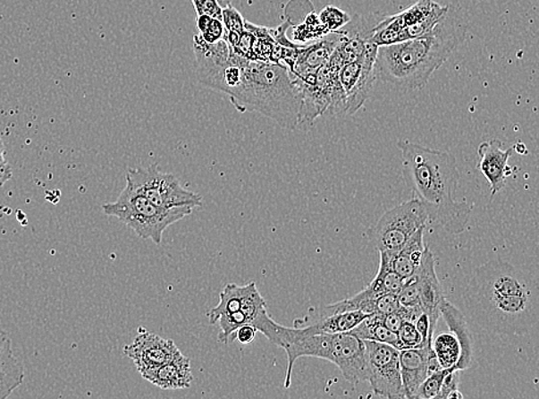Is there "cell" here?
<instances>
[{
    "label": "cell",
    "mask_w": 539,
    "mask_h": 399,
    "mask_svg": "<svg viewBox=\"0 0 539 399\" xmlns=\"http://www.w3.org/2000/svg\"><path fill=\"white\" fill-rule=\"evenodd\" d=\"M464 304L467 316L494 335L526 333L537 321L536 284L507 261L478 267L465 289Z\"/></svg>",
    "instance_id": "1"
},
{
    "label": "cell",
    "mask_w": 539,
    "mask_h": 399,
    "mask_svg": "<svg viewBox=\"0 0 539 399\" xmlns=\"http://www.w3.org/2000/svg\"><path fill=\"white\" fill-rule=\"evenodd\" d=\"M402 175L414 199L421 200L429 213V224L459 235L468 225L472 207L454 200L460 180L456 157L448 151L400 140Z\"/></svg>",
    "instance_id": "2"
},
{
    "label": "cell",
    "mask_w": 539,
    "mask_h": 399,
    "mask_svg": "<svg viewBox=\"0 0 539 399\" xmlns=\"http://www.w3.org/2000/svg\"><path fill=\"white\" fill-rule=\"evenodd\" d=\"M466 35L464 18L449 5L448 13L432 34L378 47L376 78L406 90H418L464 42Z\"/></svg>",
    "instance_id": "3"
},
{
    "label": "cell",
    "mask_w": 539,
    "mask_h": 399,
    "mask_svg": "<svg viewBox=\"0 0 539 399\" xmlns=\"http://www.w3.org/2000/svg\"><path fill=\"white\" fill-rule=\"evenodd\" d=\"M257 332L264 334L272 344L288 354V369L284 388L291 386L293 366L301 357H314L335 364L346 381L352 385L367 382L365 344L351 333L309 334L301 327L288 328L276 324L264 312L252 322Z\"/></svg>",
    "instance_id": "4"
},
{
    "label": "cell",
    "mask_w": 539,
    "mask_h": 399,
    "mask_svg": "<svg viewBox=\"0 0 539 399\" xmlns=\"http://www.w3.org/2000/svg\"><path fill=\"white\" fill-rule=\"evenodd\" d=\"M228 96L240 112H259L285 129L299 126L300 87L285 64L245 59Z\"/></svg>",
    "instance_id": "5"
},
{
    "label": "cell",
    "mask_w": 539,
    "mask_h": 399,
    "mask_svg": "<svg viewBox=\"0 0 539 399\" xmlns=\"http://www.w3.org/2000/svg\"><path fill=\"white\" fill-rule=\"evenodd\" d=\"M102 208L105 215L118 217L121 223L131 228L142 239L151 240L153 243L159 245L163 242L164 231L177 221L190 216L195 208L191 205L158 207L126 185L118 200L104 204Z\"/></svg>",
    "instance_id": "6"
},
{
    "label": "cell",
    "mask_w": 539,
    "mask_h": 399,
    "mask_svg": "<svg viewBox=\"0 0 539 399\" xmlns=\"http://www.w3.org/2000/svg\"><path fill=\"white\" fill-rule=\"evenodd\" d=\"M428 223V209L421 200L413 199L385 212L368 228L366 237L380 252H397Z\"/></svg>",
    "instance_id": "7"
},
{
    "label": "cell",
    "mask_w": 539,
    "mask_h": 399,
    "mask_svg": "<svg viewBox=\"0 0 539 399\" xmlns=\"http://www.w3.org/2000/svg\"><path fill=\"white\" fill-rule=\"evenodd\" d=\"M126 181L127 187L147 197L158 207L191 205L196 208L203 205V197L187 191L176 176L161 172L156 164L147 168H129Z\"/></svg>",
    "instance_id": "8"
},
{
    "label": "cell",
    "mask_w": 539,
    "mask_h": 399,
    "mask_svg": "<svg viewBox=\"0 0 539 399\" xmlns=\"http://www.w3.org/2000/svg\"><path fill=\"white\" fill-rule=\"evenodd\" d=\"M368 384L374 395L390 399L405 398L402 390L400 350L380 342L364 341Z\"/></svg>",
    "instance_id": "9"
},
{
    "label": "cell",
    "mask_w": 539,
    "mask_h": 399,
    "mask_svg": "<svg viewBox=\"0 0 539 399\" xmlns=\"http://www.w3.org/2000/svg\"><path fill=\"white\" fill-rule=\"evenodd\" d=\"M377 47L367 43L364 55L352 63L344 64L338 72V80L345 96V113L353 115L364 105L375 82Z\"/></svg>",
    "instance_id": "10"
},
{
    "label": "cell",
    "mask_w": 539,
    "mask_h": 399,
    "mask_svg": "<svg viewBox=\"0 0 539 399\" xmlns=\"http://www.w3.org/2000/svg\"><path fill=\"white\" fill-rule=\"evenodd\" d=\"M123 353L134 361L139 374L166 364L182 354L174 341L153 333L140 332L132 344L124 346Z\"/></svg>",
    "instance_id": "11"
},
{
    "label": "cell",
    "mask_w": 539,
    "mask_h": 399,
    "mask_svg": "<svg viewBox=\"0 0 539 399\" xmlns=\"http://www.w3.org/2000/svg\"><path fill=\"white\" fill-rule=\"evenodd\" d=\"M413 277L417 285L418 304H420L422 311L429 317L430 334L434 338L438 319L441 318L442 301L445 297L442 295V285L436 274V261H434L428 245H426L421 264Z\"/></svg>",
    "instance_id": "12"
},
{
    "label": "cell",
    "mask_w": 539,
    "mask_h": 399,
    "mask_svg": "<svg viewBox=\"0 0 539 399\" xmlns=\"http://www.w3.org/2000/svg\"><path fill=\"white\" fill-rule=\"evenodd\" d=\"M196 71L203 86L215 90L224 67L231 59L232 47L224 39L215 44L205 42L199 34L193 36Z\"/></svg>",
    "instance_id": "13"
},
{
    "label": "cell",
    "mask_w": 539,
    "mask_h": 399,
    "mask_svg": "<svg viewBox=\"0 0 539 399\" xmlns=\"http://www.w3.org/2000/svg\"><path fill=\"white\" fill-rule=\"evenodd\" d=\"M477 168L490 184L491 199L505 188L506 181L512 176L514 168L510 167L509 160L512 156L513 149H502L499 140H486L477 149Z\"/></svg>",
    "instance_id": "14"
},
{
    "label": "cell",
    "mask_w": 539,
    "mask_h": 399,
    "mask_svg": "<svg viewBox=\"0 0 539 399\" xmlns=\"http://www.w3.org/2000/svg\"><path fill=\"white\" fill-rule=\"evenodd\" d=\"M140 376L163 390L188 389L193 381L190 360L183 353L158 368L145 370Z\"/></svg>",
    "instance_id": "15"
},
{
    "label": "cell",
    "mask_w": 539,
    "mask_h": 399,
    "mask_svg": "<svg viewBox=\"0 0 539 399\" xmlns=\"http://www.w3.org/2000/svg\"><path fill=\"white\" fill-rule=\"evenodd\" d=\"M432 350V346L400 350V376L405 398L413 399L418 386L429 376L428 360Z\"/></svg>",
    "instance_id": "16"
},
{
    "label": "cell",
    "mask_w": 539,
    "mask_h": 399,
    "mask_svg": "<svg viewBox=\"0 0 539 399\" xmlns=\"http://www.w3.org/2000/svg\"><path fill=\"white\" fill-rule=\"evenodd\" d=\"M26 369L21 361L15 357L11 337L0 329V399L10 397L22 385Z\"/></svg>",
    "instance_id": "17"
},
{
    "label": "cell",
    "mask_w": 539,
    "mask_h": 399,
    "mask_svg": "<svg viewBox=\"0 0 539 399\" xmlns=\"http://www.w3.org/2000/svg\"><path fill=\"white\" fill-rule=\"evenodd\" d=\"M441 317H442L450 332L456 336L459 345H460L461 353L456 369L459 370L468 369L473 364L474 352L472 336H470L465 314L444 298L441 304Z\"/></svg>",
    "instance_id": "18"
},
{
    "label": "cell",
    "mask_w": 539,
    "mask_h": 399,
    "mask_svg": "<svg viewBox=\"0 0 539 399\" xmlns=\"http://www.w3.org/2000/svg\"><path fill=\"white\" fill-rule=\"evenodd\" d=\"M425 229L426 225L418 229L400 251L386 252L389 256L390 265L401 279L408 280L410 276H413L421 264L426 248L425 243Z\"/></svg>",
    "instance_id": "19"
},
{
    "label": "cell",
    "mask_w": 539,
    "mask_h": 399,
    "mask_svg": "<svg viewBox=\"0 0 539 399\" xmlns=\"http://www.w3.org/2000/svg\"><path fill=\"white\" fill-rule=\"evenodd\" d=\"M368 316L369 314L361 311L333 314V316L322 318L312 324L303 326L301 328L309 334L348 333L356 328Z\"/></svg>",
    "instance_id": "20"
},
{
    "label": "cell",
    "mask_w": 539,
    "mask_h": 399,
    "mask_svg": "<svg viewBox=\"0 0 539 399\" xmlns=\"http://www.w3.org/2000/svg\"><path fill=\"white\" fill-rule=\"evenodd\" d=\"M348 333L353 334L362 341L380 342V344H389L400 350V342L397 333L385 327L381 314H369L356 328Z\"/></svg>",
    "instance_id": "21"
},
{
    "label": "cell",
    "mask_w": 539,
    "mask_h": 399,
    "mask_svg": "<svg viewBox=\"0 0 539 399\" xmlns=\"http://www.w3.org/2000/svg\"><path fill=\"white\" fill-rule=\"evenodd\" d=\"M381 261L380 268L376 276L370 282L367 287L365 288V292L374 300L377 297L385 295V293H397L400 292L402 284L405 280L401 279L396 272L393 271L392 265H390V259L388 253L380 252Z\"/></svg>",
    "instance_id": "22"
},
{
    "label": "cell",
    "mask_w": 539,
    "mask_h": 399,
    "mask_svg": "<svg viewBox=\"0 0 539 399\" xmlns=\"http://www.w3.org/2000/svg\"><path fill=\"white\" fill-rule=\"evenodd\" d=\"M432 349L442 369H456L461 350L452 333H442L433 338Z\"/></svg>",
    "instance_id": "23"
},
{
    "label": "cell",
    "mask_w": 539,
    "mask_h": 399,
    "mask_svg": "<svg viewBox=\"0 0 539 399\" xmlns=\"http://www.w3.org/2000/svg\"><path fill=\"white\" fill-rule=\"evenodd\" d=\"M244 285L228 284L220 293V303L208 312V321L211 325L217 324V320L224 314L240 311L241 296Z\"/></svg>",
    "instance_id": "24"
},
{
    "label": "cell",
    "mask_w": 539,
    "mask_h": 399,
    "mask_svg": "<svg viewBox=\"0 0 539 399\" xmlns=\"http://www.w3.org/2000/svg\"><path fill=\"white\" fill-rule=\"evenodd\" d=\"M319 20L328 32H338L348 26L352 18L346 12L333 5L324 8L319 13Z\"/></svg>",
    "instance_id": "25"
},
{
    "label": "cell",
    "mask_w": 539,
    "mask_h": 399,
    "mask_svg": "<svg viewBox=\"0 0 539 399\" xmlns=\"http://www.w3.org/2000/svg\"><path fill=\"white\" fill-rule=\"evenodd\" d=\"M456 369H440L437 372L429 374L425 380L418 386L413 399H434L437 398L440 393L442 380L446 374Z\"/></svg>",
    "instance_id": "26"
},
{
    "label": "cell",
    "mask_w": 539,
    "mask_h": 399,
    "mask_svg": "<svg viewBox=\"0 0 539 399\" xmlns=\"http://www.w3.org/2000/svg\"><path fill=\"white\" fill-rule=\"evenodd\" d=\"M217 322H219L221 328L219 342L223 344H228L232 334L241 327V326L248 324L247 318L240 311L224 314V316L219 318Z\"/></svg>",
    "instance_id": "27"
},
{
    "label": "cell",
    "mask_w": 539,
    "mask_h": 399,
    "mask_svg": "<svg viewBox=\"0 0 539 399\" xmlns=\"http://www.w3.org/2000/svg\"><path fill=\"white\" fill-rule=\"evenodd\" d=\"M397 335L398 338H400V350L424 348V346H426L424 338H422L421 334L418 333L414 322H402L400 330H398Z\"/></svg>",
    "instance_id": "28"
},
{
    "label": "cell",
    "mask_w": 539,
    "mask_h": 399,
    "mask_svg": "<svg viewBox=\"0 0 539 399\" xmlns=\"http://www.w3.org/2000/svg\"><path fill=\"white\" fill-rule=\"evenodd\" d=\"M461 370L453 369L446 374L441 386L437 399L464 398V395L459 392Z\"/></svg>",
    "instance_id": "29"
},
{
    "label": "cell",
    "mask_w": 539,
    "mask_h": 399,
    "mask_svg": "<svg viewBox=\"0 0 539 399\" xmlns=\"http://www.w3.org/2000/svg\"><path fill=\"white\" fill-rule=\"evenodd\" d=\"M223 23L225 31L241 32L245 30V20L232 5L223 8Z\"/></svg>",
    "instance_id": "30"
},
{
    "label": "cell",
    "mask_w": 539,
    "mask_h": 399,
    "mask_svg": "<svg viewBox=\"0 0 539 399\" xmlns=\"http://www.w3.org/2000/svg\"><path fill=\"white\" fill-rule=\"evenodd\" d=\"M400 306L401 304L400 300H398L397 293H385V295L376 298L375 313L386 316V314L398 311Z\"/></svg>",
    "instance_id": "31"
},
{
    "label": "cell",
    "mask_w": 539,
    "mask_h": 399,
    "mask_svg": "<svg viewBox=\"0 0 539 399\" xmlns=\"http://www.w3.org/2000/svg\"><path fill=\"white\" fill-rule=\"evenodd\" d=\"M197 15H208L223 21V7L216 0H192Z\"/></svg>",
    "instance_id": "32"
},
{
    "label": "cell",
    "mask_w": 539,
    "mask_h": 399,
    "mask_svg": "<svg viewBox=\"0 0 539 399\" xmlns=\"http://www.w3.org/2000/svg\"><path fill=\"white\" fill-rule=\"evenodd\" d=\"M224 32L225 30L223 21H221V20L212 19L207 26L205 27V30L199 32V35L205 42L215 44L219 42V40L223 39Z\"/></svg>",
    "instance_id": "33"
},
{
    "label": "cell",
    "mask_w": 539,
    "mask_h": 399,
    "mask_svg": "<svg viewBox=\"0 0 539 399\" xmlns=\"http://www.w3.org/2000/svg\"><path fill=\"white\" fill-rule=\"evenodd\" d=\"M257 330L252 325H243L232 334V340L240 342L241 344H251L257 336Z\"/></svg>",
    "instance_id": "34"
},
{
    "label": "cell",
    "mask_w": 539,
    "mask_h": 399,
    "mask_svg": "<svg viewBox=\"0 0 539 399\" xmlns=\"http://www.w3.org/2000/svg\"><path fill=\"white\" fill-rule=\"evenodd\" d=\"M382 321H383L386 328L392 330L393 333H398L404 319H402L400 310H398L396 312L382 316Z\"/></svg>",
    "instance_id": "35"
},
{
    "label": "cell",
    "mask_w": 539,
    "mask_h": 399,
    "mask_svg": "<svg viewBox=\"0 0 539 399\" xmlns=\"http://www.w3.org/2000/svg\"><path fill=\"white\" fill-rule=\"evenodd\" d=\"M12 179V169L10 166L0 168V188Z\"/></svg>",
    "instance_id": "36"
},
{
    "label": "cell",
    "mask_w": 539,
    "mask_h": 399,
    "mask_svg": "<svg viewBox=\"0 0 539 399\" xmlns=\"http://www.w3.org/2000/svg\"><path fill=\"white\" fill-rule=\"evenodd\" d=\"M10 166L5 159V148H4L3 140L0 139V168Z\"/></svg>",
    "instance_id": "37"
},
{
    "label": "cell",
    "mask_w": 539,
    "mask_h": 399,
    "mask_svg": "<svg viewBox=\"0 0 539 399\" xmlns=\"http://www.w3.org/2000/svg\"><path fill=\"white\" fill-rule=\"evenodd\" d=\"M216 2L219 3V5L223 8L232 5V0H216Z\"/></svg>",
    "instance_id": "38"
}]
</instances>
